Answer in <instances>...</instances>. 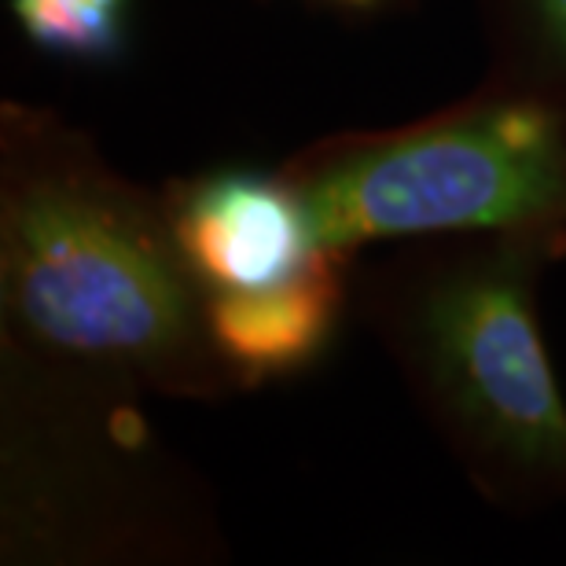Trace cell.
<instances>
[{"mask_svg":"<svg viewBox=\"0 0 566 566\" xmlns=\"http://www.w3.org/2000/svg\"><path fill=\"white\" fill-rule=\"evenodd\" d=\"M0 349L140 398L243 394L166 191L118 174L93 137L22 99L0 104Z\"/></svg>","mask_w":566,"mask_h":566,"instance_id":"cell-1","label":"cell"},{"mask_svg":"<svg viewBox=\"0 0 566 566\" xmlns=\"http://www.w3.org/2000/svg\"><path fill=\"white\" fill-rule=\"evenodd\" d=\"M556 262L541 232L405 240L354 276V302L457 468L490 504H566V401L537 324Z\"/></svg>","mask_w":566,"mask_h":566,"instance_id":"cell-2","label":"cell"},{"mask_svg":"<svg viewBox=\"0 0 566 566\" xmlns=\"http://www.w3.org/2000/svg\"><path fill=\"white\" fill-rule=\"evenodd\" d=\"M291 180L324 247L460 232H541L559 262L566 235V104L482 85L409 126L338 133L298 147Z\"/></svg>","mask_w":566,"mask_h":566,"instance_id":"cell-3","label":"cell"},{"mask_svg":"<svg viewBox=\"0 0 566 566\" xmlns=\"http://www.w3.org/2000/svg\"><path fill=\"white\" fill-rule=\"evenodd\" d=\"M4 559H213L218 530L196 482L166 460L140 394L0 349Z\"/></svg>","mask_w":566,"mask_h":566,"instance_id":"cell-4","label":"cell"},{"mask_svg":"<svg viewBox=\"0 0 566 566\" xmlns=\"http://www.w3.org/2000/svg\"><path fill=\"white\" fill-rule=\"evenodd\" d=\"M166 207L207 298L280 287L332 251L280 169H213L169 180Z\"/></svg>","mask_w":566,"mask_h":566,"instance_id":"cell-5","label":"cell"},{"mask_svg":"<svg viewBox=\"0 0 566 566\" xmlns=\"http://www.w3.org/2000/svg\"><path fill=\"white\" fill-rule=\"evenodd\" d=\"M354 258L324 251L313 269L280 287L207 298L210 335L243 390L302 376L332 346L354 302Z\"/></svg>","mask_w":566,"mask_h":566,"instance_id":"cell-6","label":"cell"},{"mask_svg":"<svg viewBox=\"0 0 566 566\" xmlns=\"http://www.w3.org/2000/svg\"><path fill=\"white\" fill-rule=\"evenodd\" d=\"M485 41V82L566 104V0H471Z\"/></svg>","mask_w":566,"mask_h":566,"instance_id":"cell-7","label":"cell"},{"mask_svg":"<svg viewBox=\"0 0 566 566\" xmlns=\"http://www.w3.org/2000/svg\"><path fill=\"white\" fill-rule=\"evenodd\" d=\"M33 49L74 63H115L129 44V0H8Z\"/></svg>","mask_w":566,"mask_h":566,"instance_id":"cell-8","label":"cell"},{"mask_svg":"<svg viewBox=\"0 0 566 566\" xmlns=\"http://www.w3.org/2000/svg\"><path fill=\"white\" fill-rule=\"evenodd\" d=\"M559 258H566V235H563V240H559Z\"/></svg>","mask_w":566,"mask_h":566,"instance_id":"cell-9","label":"cell"}]
</instances>
